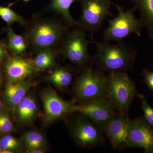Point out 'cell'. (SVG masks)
<instances>
[{
	"instance_id": "30",
	"label": "cell",
	"mask_w": 153,
	"mask_h": 153,
	"mask_svg": "<svg viewBox=\"0 0 153 153\" xmlns=\"http://www.w3.org/2000/svg\"><path fill=\"white\" fill-rule=\"evenodd\" d=\"M22 1H23L24 2H28L30 1L31 0H22Z\"/></svg>"
},
{
	"instance_id": "1",
	"label": "cell",
	"mask_w": 153,
	"mask_h": 153,
	"mask_svg": "<svg viewBox=\"0 0 153 153\" xmlns=\"http://www.w3.org/2000/svg\"><path fill=\"white\" fill-rule=\"evenodd\" d=\"M92 42L97 47L93 61L102 72L108 73L124 72L130 69L137 57L135 49L129 44L118 42L110 44L108 41Z\"/></svg>"
},
{
	"instance_id": "31",
	"label": "cell",
	"mask_w": 153,
	"mask_h": 153,
	"mask_svg": "<svg viewBox=\"0 0 153 153\" xmlns=\"http://www.w3.org/2000/svg\"><path fill=\"white\" fill-rule=\"evenodd\" d=\"M1 73H0V83H1Z\"/></svg>"
},
{
	"instance_id": "24",
	"label": "cell",
	"mask_w": 153,
	"mask_h": 153,
	"mask_svg": "<svg viewBox=\"0 0 153 153\" xmlns=\"http://www.w3.org/2000/svg\"><path fill=\"white\" fill-rule=\"evenodd\" d=\"M137 96L141 100L142 109L143 112L144 117L153 129V108L148 103L143 95L138 94Z\"/></svg>"
},
{
	"instance_id": "27",
	"label": "cell",
	"mask_w": 153,
	"mask_h": 153,
	"mask_svg": "<svg viewBox=\"0 0 153 153\" xmlns=\"http://www.w3.org/2000/svg\"><path fill=\"white\" fill-rule=\"evenodd\" d=\"M7 44L0 40V64L3 63L8 57Z\"/></svg>"
},
{
	"instance_id": "22",
	"label": "cell",
	"mask_w": 153,
	"mask_h": 153,
	"mask_svg": "<svg viewBox=\"0 0 153 153\" xmlns=\"http://www.w3.org/2000/svg\"><path fill=\"white\" fill-rule=\"evenodd\" d=\"M25 144L28 150L40 149H41L45 145V141L43 136L37 131H30L25 134Z\"/></svg>"
},
{
	"instance_id": "12",
	"label": "cell",
	"mask_w": 153,
	"mask_h": 153,
	"mask_svg": "<svg viewBox=\"0 0 153 153\" xmlns=\"http://www.w3.org/2000/svg\"><path fill=\"white\" fill-rule=\"evenodd\" d=\"M5 72L10 82L25 80L37 72L33 60L26 59L21 55H13L7 60Z\"/></svg>"
},
{
	"instance_id": "16",
	"label": "cell",
	"mask_w": 153,
	"mask_h": 153,
	"mask_svg": "<svg viewBox=\"0 0 153 153\" xmlns=\"http://www.w3.org/2000/svg\"><path fill=\"white\" fill-rule=\"evenodd\" d=\"M134 7L139 11L140 19L143 27L147 30L148 36L153 40V0H130Z\"/></svg>"
},
{
	"instance_id": "6",
	"label": "cell",
	"mask_w": 153,
	"mask_h": 153,
	"mask_svg": "<svg viewBox=\"0 0 153 153\" xmlns=\"http://www.w3.org/2000/svg\"><path fill=\"white\" fill-rule=\"evenodd\" d=\"M80 2L81 16L77 26L85 32H97L101 29L106 16H113L110 12L112 4L110 0H81Z\"/></svg>"
},
{
	"instance_id": "9",
	"label": "cell",
	"mask_w": 153,
	"mask_h": 153,
	"mask_svg": "<svg viewBox=\"0 0 153 153\" xmlns=\"http://www.w3.org/2000/svg\"><path fill=\"white\" fill-rule=\"evenodd\" d=\"M44 111V120L51 123L74 111L75 105L72 102L65 101L52 89L44 91L41 94Z\"/></svg>"
},
{
	"instance_id": "11",
	"label": "cell",
	"mask_w": 153,
	"mask_h": 153,
	"mask_svg": "<svg viewBox=\"0 0 153 153\" xmlns=\"http://www.w3.org/2000/svg\"><path fill=\"white\" fill-rule=\"evenodd\" d=\"M119 113L110 121L103 131L113 147L122 149L126 148L132 121L126 112Z\"/></svg>"
},
{
	"instance_id": "2",
	"label": "cell",
	"mask_w": 153,
	"mask_h": 153,
	"mask_svg": "<svg viewBox=\"0 0 153 153\" xmlns=\"http://www.w3.org/2000/svg\"><path fill=\"white\" fill-rule=\"evenodd\" d=\"M66 28L60 22L42 19L34 22L28 29L26 36L36 51L54 49L62 42L66 35Z\"/></svg>"
},
{
	"instance_id": "5",
	"label": "cell",
	"mask_w": 153,
	"mask_h": 153,
	"mask_svg": "<svg viewBox=\"0 0 153 153\" xmlns=\"http://www.w3.org/2000/svg\"><path fill=\"white\" fill-rule=\"evenodd\" d=\"M107 78L102 72L87 67L76 80L75 92L79 99L88 101L106 97Z\"/></svg>"
},
{
	"instance_id": "8",
	"label": "cell",
	"mask_w": 153,
	"mask_h": 153,
	"mask_svg": "<svg viewBox=\"0 0 153 153\" xmlns=\"http://www.w3.org/2000/svg\"><path fill=\"white\" fill-rule=\"evenodd\" d=\"M74 111L89 118L103 131L107 124L117 114L112 103L105 98L93 100L75 105Z\"/></svg>"
},
{
	"instance_id": "20",
	"label": "cell",
	"mask_w": 153,
	"mask_h": 153,
	"mask_svg": "<svg viewBox=\"0 0 153 153\" xmlns=\"http://www.w3.org/2000/svg\"><path fill=\"white\" fill-rule=\"evenodd\" d=\"M73 77L72 71L69 68L58 67L47 76V79L53 85L60 88L69 86Z\"/></svg>"
},
{
	"instance_id": "3",
	"label": "cell",
	"mask_w": 153,
	"mask_h": 153,
	"mask_svg": "<svg viewBox=\"0 0 153 153\" xmlns=\"http://www.w3.org/2000/svg\"><path fill=\"white\" fill-rule=\"evenodd\" d=\"M106 97L116 109L126 112L137 96L136 85L126 71L108 74Z\"/></svg>"
},
{
	"instance_id": "25",
	"label": "cell",
	"mask_w": 153,
	"mask_h": 153,
	"mask_svg": "<svg viewBox=\"0 0 153 153\" xmlns=\"http://www.w3.org/2000/svg\"><path fill=\"white\" fill-rule=\"evenodd\" d=\"M12 123L7 115L5 114H0V131L9 133L12 130Z\"/></svg>"
},
{
	"instance_id": "7",
	"label": "cell",
	"mask_w": 153,
	"mask_h": 153,
	"mask_svg": "<svg viewBox=\"0 0 153 153\" xmlns=\"http://www.w3.org/2000/svg\"><path fill=\"white\" fill-rule=\"evenodd\" d=\"M85 32L79 28L68 32L62 40L60 49L63 57L79 66L93 61L88 53V41Z\"/></svg>"
},
{
	"instance_id": "26",
	"label": "cell",
	"mask_w": 153,
	"mask_h": 153,
	"mask_svg": "<svg viewBox=\"0 0 153 153\" xmlns=\"http://www.w3.org/2000/svg\"><path fill=\"white\" fill-rule=\"evenodd\" d=\"M143 75L144 78V82L153 93V72L147 68H144L143 70Z\"/></svg>"
},
{
	"instance_id": "21",
	"label": "cell",
	"mask_w": 153,
	"mask_h": 153,
	"mask_svg": "<svg viewBox=\"0 0 153 153\" xmlns=\"http://www.w3.org/2000/svg\"><path fill=\"white\" fill-rule=\"evenodd\" d=\"M0 17L7 23L9 27H10L11 25L15 22H18L23 26L27 25V21L10 8L9 7L0 6Z\"/></svg>"
},
{
	"instance_id": "23",
	"label": "cell",
	"mask_w": 153,
	"mask_h": 153,
	"mask_svg": "<svg viewBox=\"0 0 153 153\" xmlns=\"http://www.w3.org/2000/svg\"><path fill=\"white\" fill-rule=\"evenodd\" d=\"M21 146L19 140L11 135L5 136L0 139V150L10 151L16 149Z\"/></svg>"
},
{
	"instance_id": "14",
	"label": "cell",
	"mask_w": 153,
	"mask_h": 153,
	"mask_svg": "<svg viewBox=\"0 0 153 153\" xmlns=\"http://www.w3.org/2000/svg\"><path fill=\"white\" fill-rule=\"evenodd\" d=\"M32 85V82L28 80L10 82L7 85L4 92L6 100L9 106L13 108H16Z\"/></svg>"
},
{
	"instance_id": "4",
	"label": "cell",
	"mask_w": 153,
	"mask_h": 153,
	"mask_svg": "<svg viewBox=\"0 0 153 153\" xmlns=\"http://www.w3.org/2000/svg\"><path fill=\"white\" fill-rule=\"evenodd\" d=\"M117 11V15L112 20H108V25L104 30L103 37L105 41L121 42L132 33L141 35L143 27L140 19L135 17V7L125 10L123 7L114 4Z\"/></svg>"
},
{
	"instance_id": "18",
	"label": "cell",
	"mask_w": 153,
	"mask_h": 153,
	"mask_svg": "<svg viewBox=\"0 0 153 153\" xmlns=\"http://www.w3.org/2000/svg\"><path fill=\"white\" fill-rule=\"evenodd\" d=\"M57 52L54 49L47 48L37 51L33 60L37 71H44L52 68L55 64Z\"/></svg>"
},
{
	"instance_id": "17",
	"label": "cell",
	"mask_w": 153,
	"mask_h": 153,
	"mask_svg": "<svg viewBox=\"0 0 153 153\" xmlns=\"http://www.w3.org/2000/svg\"><path fill=\"white\" fill-rule=\"evenodd\" d=\"M8 39V49L13 55L22 56L26 52L30 44L26 35L22 36L16 34L10 27L7 26L5 29Z\"/></svg>"
},
{
	"instance_id": "28",
	"label": "cell",
	"mask_w": 153,
	"mask_h": 153,
	"mask_svg": "<svg viewBox=\"0 0 153 153\" xmlns=\"http://www.w3.org/2000/svg\"><path fill=\"white\" fill-rule=\"evenodd\" d=\"M28 152L30 153H42L44 152L43 151L40 149H35L28 150Z\"/></svg>"
},
{
	"instance_id": "10",
	"label": "cell",
	"mask_w": 153,
	"mask_h": 153,
	"mask_svg": "<svg viewBox=\"0 0 153 153\" xmlns=\"http://www.w3.org/2000/svg\"><path fill=\"white\" fill-rule=\"evenodd\" d=\"M141 148L145 153H153V129L143 116L132 121L127 148Z\"/></svg>"
},
{
	"instance_id": "13",
	"label": "cell",
	"mask_w": 153,
	"mask_h": 153,
	"mask_svg": "<svg viewBox=\"0 0 153 153\" xmlns=\"http://www.w3.org/2000/svg\"><path fill=\"white\" fill-rule=\"evenodd\" d=\"M72 131L76 143L82 146H94L104 140L100 129L87 120L76 122Z\"/></svg>"
},
{
	"instance_id": "29",
	"label": "cell",
	"mask_w": 153,
	"mask_h": 153,
	"mask_svg": "<svg viewBox=\"0 0 153 153\" xmlns=\"http://www.w3.org/2000/svg\"><path fill=\"white\" fill-rule=\"evenodd\" d=\"M2 105V102L1 101V100H0V109L1 108Z\"/></svg>"
},
{
	"instance_id": "19",
	"label": "cell",
	"mask_w": 153,
	"mask_h": 153,
	"mask_svg": "<svg viewBox=\"0 0 153 153\" xmlns=\"http://www.w3.org/2000/svg\"><path fill=\"white\" fill-rule=\"evenodd\" d=\"M78 1L79 0H51L48 9L60 15L69 26H77L78 22L71 16L69 9L73 3Z\"/></svg>"
},
{
	"instance_id": "15",
	"label": "cell",
	"mask_w": 153,
	"mask_h": 153,
	"mask_svg": "<svg viewBox=\"0 0 153 153\" xmlns=\"http://www.w3.org/2000/svg\"><path fill=\"white\" fill-rule=\"evenodd\" d=\"M16 108L18 120L23 124L31 123L38 114V105L32 96H25L19 102Z\"/></svg>"
}]
</instances>
